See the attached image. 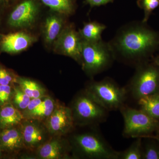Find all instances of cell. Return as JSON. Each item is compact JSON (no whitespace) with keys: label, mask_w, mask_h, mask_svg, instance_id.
<instances>
[{"label":"cell","mask_w":159,"mask_h":159,"mask_svg":"<svg viewBox=\"0 0 159 159\" xmlns=\"http://www.w3.org/2000/svg\"><path fill=\"white\" fill-rule=\"evenodd\" d=\"M108 43L115 60L136 67L152 60L159 51V31L142 21L131 22L122 26Z\"/></svg>","instance_id":"obj_1"},{"label":"cell","mask_w":159,"mask_h":159,"mask_svg":"<svg viewBox=\"0 0 159 159\" xmlns=\"http://www.w3.org/2000/svg\"><path fill=\"white\" fill-rule=\"evenodd\" d=\"M81 51L83 69L91 77L109 68L116 60L108 43L102 39L95 42L82 40Z\"/></svg>","instance_id":"obj_2"},{"label":"cell","mask_w":159,"mask_h":159,"mask_svg":"<svg viewBox=\"0 0 159 159\" xmlns=\"http://www.w3.org/2000/svg\"><path fill=\"white\" fill-rule=\"evenodd\" d=\"M136 70L127 86L128 94L139 100L145 96L159 93V66L152 60L135 67Z\"/></svg>","instance_id":"obj_3"},{"label":"cell","mask_w":159,"mask_h":159,"mask_svg":"<svg viewBox=\"0 0 159 159\" xmlns=\"http://www.w3.org/2000/svg\"><path fill=\"white\" fill-rule=\"evenodd\" d=\"M87 92L95 101L110 111L120 109L128 96L125 87H121L110 78L91 82Z\"/></svg>","instance_id":"obj_4"},{"label":"cell","mask_w":159,"mask_h":159,"mask_svg":"<svg viewBox=\"0 0 159 159\" xmlns=\"http://www.w3.org/2000/svg\"><path fill=\"white\" fill-rule=\"evenodd\" d=\"M123 117V136L126 138H145L159 129V121L149 116L141 110L125 104L119 109Z\"/></svg>","instance_id":"obj_5"},{"label":"cell","mask_w":159,"mask_h":159,"mask_svg":"<svg viewBox=\"0 0 159 159\" xmlns=\"http://www.w3.org/2000/svg\"><path fill=\"white\" fill-rule=\"evenodd\" d=\"M73 141L77 150L89 158L118 159L119 151L115 150L99 129L74 136Z\"/></svg>","instance_id":"obj_6"},{"label":"cell","mask_w":159,"mask_h":159,"mask_svg":"<svg viewBox=\"0 0 159 159\" xmlns=\"http://www.w3.org/2000/svg\"><path fill=\"white\" fill-rule=\"evenodd\" d=\"M38 5L34 0H25L13 6L0 17V29L5 28L7 33L29 28L34 25L39 14Z\"/></svg>","instance_id":"obj_7"},{"label":"cell","mask_w":159,"mask_h":159,"mask_svg":"<svg viewBox=\"0 0 159 159\" xmlns=\"http://www.w3.org/2000/svg\"><path fill=\"white\" fill-rule=\"evenodd\" d=\"M72 111L74 121L76 119L80 123L94 125H98L105 122L109 112L87 92L76 98Z\"/></svg>","instance_id":"obj_8"},{"label":"cell","mask_w":159,"mask_h":159,"mask_svg":"<svg viewBox=\"0 0 159 159\" xmlns=\"http://www.w3.org/2000/svg\"><path fill=\"white\" fill-rule=\"evenodd\" d=\"M82 39L74 26L64 27L54 43V51L73 58L81 64V45Z\"/></svg>","instance_id":"obj_9"},{"label":"cell","mask_w":159,"mask_h":159,"mask_svg":"<svg viewBox=\"0 0 159 159\" xmlns=\"http://www.w3.org/2000/svg\"><path fill=\"white\" fill-rule=\"evenodd\" d=\"M35 38L23 31L1 34L0 53L16 54L27 50L35 41Z\"/></svg>","instance_id":"obj_10"},{"label":"cell","mask_w":159,"mask_h":159,"mask_svg":"<svg viewBox=\"0 0 159 159\" xmlns=\"http://www.w3.org/2000/svg\"><path fill=\"white\" fill-rule=\"evenodd\" d=\"M48 118V128L52 133H66L74 127L73 113L71 109L69 107L61 106L54 108Z\"/></svg>","instance_id":"obj_11"},{"label":"cell","mask_w":159,"mask_h":159,"mask_svg":"<svg viewBox=\"0 0 159 159\" xmlns=\"http://www.w3.org/2000/svg\"><path fill=\"white\" fill-rule=\"evenodd\" d=\"M64 20L61 16L52 14L46 18L43 26V36L48 44L54 43L59 36L64 26Z\"/></svg>","instance_id":"obj_12"},{"label":"cell","mask_w":159,"mask_h":159,"mask_svg":"<svg viewBox=\"0 0 159 159\" xmlns=\"http://www.w3.org/2000/svg\"><path fill=\"white\" fill-rule=\"evenodd\" d=\"M0 142L3 148L9 150H16L22 146V134L16 129H5L0 135Z\"/></svg>","instance_id":"obj_13"},{"label":"cell","mask_w":159,"mask_h":159,"mask_svg":"<svg viewBox=\"0 0 159 159\" xmlns=\"http://www.w3.org/2000/svg\"><path fill=\"white\" fill-rule=\"evenodd\" d=\"M23 118L18 110L11 104L3 107L0 110V127L7 128L19 124Z\"/></svg>","instance_id":"obj_14"},{"label":"cell","mask_w":159,"mask_h":159,"mask_svg":"<svg viewBox=\"0 0 159 159\" xmlns=\"http://www.w3.org/2000/svg\"><path fill=\"white\" fill-rule=\"evenodd\" d=\"M107 27L105 25L97 21L85 23L79 34L83 40L95 42L102 40L101 34Z\"/></svg>","instance_id":"obj_15"},{"label":"cell","mask_w":159,"mask_h":159,"mask_svg":"<svg viewBox=\"0 0 159 159\" xmlns=\"http://www.w3.org/2000/svg\"><path fill=\"white\" fill-rule=\"evenodd\" d=\"M138 103L141 110L159 121V93L140 98Z\"/></svg>","instance_id":"obj_16"},{"label":"cell","mask_w":159,"mask_h":159,"mask_svg":"<svg viewBox=\"0 0 159 159\" xmlns=\"http://www.w3.org/2000/svg\"><path fill=\"white\" fill-rule=\"evenodd\" d=\"M24 142L31 148L35 147L43 140V133L41 129L34 124H27L23 129Z\"/></svg>","instance_id":"obj_17"},{"label":"cell","mask_w":159,"mask_h":159,"mask_svg":"<svg viewBox=\"0 0 159 159\" xmlns=\"http://www.w3.org/2000/svg\"><path fill=\"white\" fill-rule=\"evenodd\" d=\"M53 11L64 15H70L74 11V0H41Z\"/></svg>","instance_id":"obj_18"},{"label":"cell","mask_w":159,"mask_h":159,"mask_svg":"<svg viewBox=\"0 0 159 159\" xmlns=\"http://www.w3.org/2000/svg\"><path fill=\"white\" fill-rule=\"evenodd\" d=\"M22 90L31 99L41 98L45 94V90L37 83L25 78L17 79Z\"/></svg>","instance_id":"obj_19"},{"label":"cell","mask_w":159,"mask_h":159,"mask_svg":"<svg viewBox=\"0 0 159 159\" xmlns=\"http://www.w3.org/2000/svg\"><path fill=\"white\" fill-rule=\"evenodd\" d=\"M62 152V145L58 141L54 140L46 143L41 147L39 155L43 159H57L61 156Z\"/></svg>","instance_id":"obj_20"},{"label":"cell","mask_w":159,"mask_h":159,"mask_svg":"<svg viewBox=\"0 0 159 159\" xmlns=\"http://www.w3.org/2000/svg\"><path fill=\"white\" fill-rule=\"evenodd\" d=\"M54 109V102L51 98H45L35 109L27 115L33 119L48 118Z\"/></svg>","instance_id":"obj_21"},{"label":"cell","mask_w":159,"mask_h":159,"mask_svg":"<svg viewBox=\"0 0 159 159\" xmlns=\"http://www.w3.org/2000/svg\"><path fill=\"white\" fill-rule=\"evenodd\" d=\"M124 151L119 152L118 159H142L143 153L142 138H138Z\"/></svg>","instance_id":"obj_22"},{"label":"cell","mask_w":159,"mask_h":159,"mask_svg":"<svg viewBox=\"0 0 159 159\" xmlns=\"http://www.w3.org/2000/svg\"><path fill=\"white\" fill-rule=\"evenodd\" d=\"M149 138L150 141L143 148L142 159H159V143L155 139Z\"/></svg>","instance_id":"obj_23"},{"label":"cell","mask_w":159,"mask_h":159,"mask_svg":"<svg viewBox=\"0 0 159 159\" xmlns=\"http://www.w3.org/2000/svg\"><path fill=\"white\" fill-rule=\"evenodd\" d=\"M137 5L144 10V16L142 21L147 23L151 15L159 6V0H138Z\"/></svg>","instance_id":"obj_24"},{"label":"cell","mask_w":159,"mask_h":159,"mask_svg":"<svg viewBox=\"0 0 159 159\" xmlns=\"http://www.w3.org/2000/svg\"><path fill=\"white\" fill-rule=\"evenodd\" d=\"M31 98L23 92L21 89H16L14 102L20 109L25 110L28 107Z\"/></svg>","instance_id":"obj_25"},{"label":"cell","mask_w":159,"mask_h":159,"mask_svg":"<svg viewBox=\"0 0 159 159\" xmlns=\"http://www.w3.org/2000/svg\"><path fill=\"white\" fill-rule=\"evenodd\" d=\"M14 80L13 76L11 73L0 66V85H9Z\"/></svg>","instance_id":"obj_26"},{"label":"cell","mask_w":159,"mask_h":159,"mask_svg":"<svg viewBox=\"0 0 159 159\" xmlns=\"http://www.w3.org/2000/svg\"><path fill=\"white\" fill-rule=\"evenodd\" d=\"M0 85V102L4 103L8 101L10 97L11 93V86L9 85Z\"/></svg>","instance_id":"obj_27"},{"label":"cell","mask_w":159,"mask_h":159,"mask_svg":"<svg viewBox=\"0 0 159 159\" xmlns=\"http://www.w3.org/2000/svg\"><path fill=\"white\" fill-rule=\"evenodd\" d=\"M43 101L41 98H33L31 99V101L29 102L28 107L26 109V115H28L32 111L35 109L40 104L41 102Z\"/></svg>","instance_id":"obj_28"},{"label":"cell","mask_w":159,"mask_h":159,"mask_svg":"<svg viewBox=\"0 0 159 159\" xmlns=\"http://www.w3.org/2000/svg\"><path fill=\"white\" fill-rule=\"evenodd\" d=\"M114 0H85L86 3L89 4L91 8L95 6L105 5L109 3L112 2Z\"/></svg>","instance_id":"obj_29"},{"label":"cell","mask_w":159,"mask_h":159,"mask_svg":"<svg viewBox=\"0 0 159 159\" xmlns=\"http://www.w3.org/2000/svg\"><path fill=\"white\" fill-rule=\"evenodd\" d=\"M15 0H0V7L3 9L8 8L12 5Z\"/></svg>","instance_id":"obj_30"},{"label":"cell","mask_w":159,"mask_h":159,"mask_svg":"<svg viewBox=\"0 0 159 159\" xmlns=\"http://www.w3.org/2000/svg\"><path fill=\"white\" fill-rule=\"evenodd\" d=\"M152 60L159 66V56H154L152 58Z\"/></svg>","instance_id":"obj_31"},{"label":"cell","mask_w":159,"mask_h":159,"mask_svg":"<svg viewBox=\"0 0 159 159\" xmlns=\"http://www.w3.org/2000/svg\"><path fill=\"white\" fill-rule=\"evenodd\" d=\"M152 138V139H155V140H156L159 143V136H153L152 135L148 136L146 137V138Z\"/></svg>","instance_id":"obj_32"},{"label":"cell","mask_w":159,"mask_h":159,"mask_svg":"<svg viewBox=\"0 0 159 159\" xmlns=\"http://www.w3.org/2000/svg\"><path fill=\"white\" fill-rule=\"evenodd\" d=\"M3 9L2 8L0 7V17H1V15H2V12Z\"/></svg>","instance_id":"obj_33"},{"label":"cell","mask_w":159,"mask_h":159,"mask_svg":"<svg viewBox=\"0 0 159 159\" xmlns=\"http://www.w3.org/2000/svg\"><path fill=\"white\" fill-rule=\"evenodd\" d=\"M157 136H159V130L157 131Z\"/></svg>","instance_id":"obj_34"},{"label":"cell","mask_w":159,"mask_h":159,"mask_svg":"<svg viewBox=\"0 0 159 159\" xmlns=\"http://www.w3.org/2000/svg\"><path fill=\"white\" fill-rule=\"evenodd\" d=\"M2 32L1 31V30H0V37H1V34H2Z\"/></svg>","instance_id":"obj_35"},{"label":"cell","mask_w":159,"mask_h":159,"mask_svg":"<svg viewBox=\"0 0 159 159\" xmlns=\"http://www.w3.org/2000/svg\"><path fill=\"white\" fill-rule=\"evenodd\" d=\"M1 149H0V155H1Z\"/></svg>","instance_id":"obj_36"}]
</instances>
